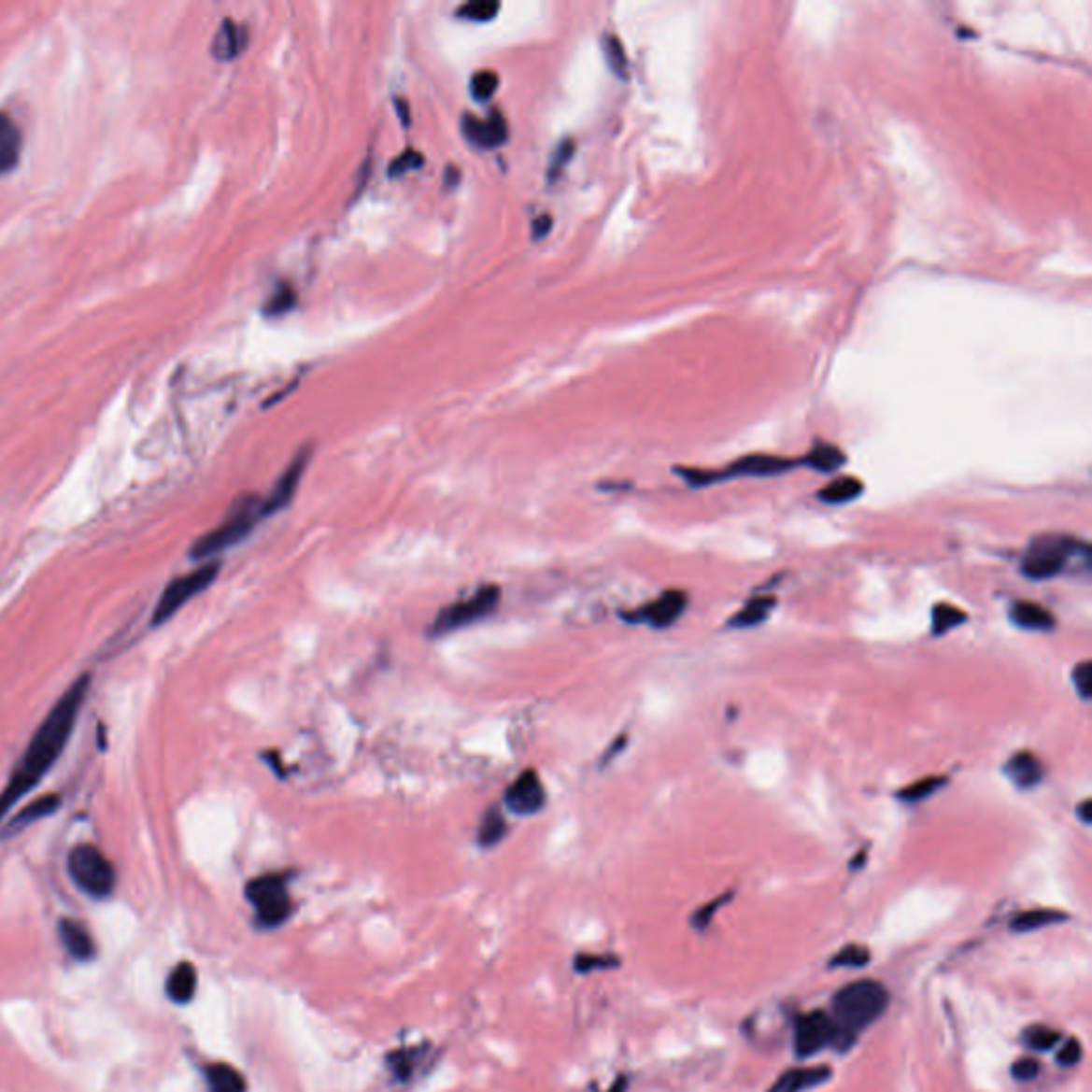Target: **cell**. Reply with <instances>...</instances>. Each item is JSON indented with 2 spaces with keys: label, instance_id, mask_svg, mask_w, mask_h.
Returning <instances> with one entry per match:
<instances>
[{
  "label": "cell",
  "instance_id": "1",
  "mask_svg": "<svg viewBox=\"0 0 1092 1092\" xmlns=\"http://www.w3.org/2000/svg\"><path fill=\"white\" fill-rule=\"evenodd\" d=\"M88 688L90 674L78 676L66 688L64 694L60 696L54 709L48 713V717L41 721V726L36 728L35 736L30 738L28 749L11 773V779L7 781L3 792H0V822L18 804L20 798H24L30 789L39 786L45 774L50 773V768L56 764V759L63 756L66 743H69L73 734L81 704H84L88 696Z\"/></svg>",
  "mask_w": 1092,
  "mask_h": 1092
},
{
  "label": "cell",
  "instance_id": "2",
  "mask_svg": "<svg viewBox=\"0 0 1092 1092\" xmlns=\"http://www.w3.org/2000/svg\"><path fill=\"white\" fill-rule=\"evenodd\" d=\"M886 1007L887 990L884 988V984L872 982V979H860V982L843 986L832 999V1020L839 1028L837 1043L841 1039L851 1043L856 1033H860L869 1024L884 1015Z\"/></svg>",
  "mask_w": 1092,
  "mask_h": 1092
},
{
  "label": "cell",
  "instance_id": "3",
  "mask_svg": "<svg viewBox=\"0 0 1092 1092\" xmlns=\"http://www.w3.org/2000/svg\"><path fill=\"white\" fill-rule=\"evenodd\" d=\"M262 518V500L259 495H244L233 503L229 517L214 527L212 532L203 533L191 548L192 560H207L227 548L239 545L254 532Z\"/></svg>",
  "mask_w": 1092,
  "mask_h": 1092
},
{
  "label": "cell",
  "instance_id": "4",
  "mask_svg": "<svg viewBox=\"0 0 1092 1092\" xmlns=\"http://www.w3.org/2000/svg\"><path fill=\"white\" fill-rule=\"evenodd\" d=\"M1082 560L1090 561V548L1086 542L1073 536H1060V533H1045L1039 536L1027 548L1022 560V574L1033 581H1048L1058 576L1067 568L1069 561Z\"/></svg>",
  "mask_w": 1092,
  "mask_h": 1092
},
{
  "label": "cell",
  "instance_id": "5",
  "mask_svg": "<svg viewBox=\"0 0 1092 1092\" xmlns=\"http://www.w3.org/2000/svg\"><path fill=\"white\" fill-rule=\"evenodd\" d=\"M502 602V589L497 585H483L478 587L472 596L457 600L453 604L444 606L433 621L429 623L427 634L432 638H442L455 631L470 628V625L478 623L491 617Z\"/></svg>",
  "mask_w": 1092,
  "mask_h": 1092
},
{
  "label": "cell",
  "instance_id": "6",
  "mask_svg": "<svg viewBox=\"0 0 1092 1092\" xmlns=\"http://www.w3.org/2000/svg\"><path fill=\"white\" fill-rule=\"evenodd\" d=\"M246 899L252 902L256 922L262 929H276L289 920L292 914L289 875H284V872H267V875L254 877L246 886Z\"/></svg>",
  "mask_w": 1092,
  "mask_h": 1092
},
{
  "label": "cell",
  "instance_id": "7",
  "mask_svg": "<svg viewBox=\"0 0 1092 1092\" xmlns=\"http://www.w3.org/2000/svg\"><path fill=\"white\" fill-rule=\"evenodd\" d=\"M69 872L75 884L94 899H105L116 887V869L94 845H78L69 854Z\"/></svg>",
  "mask_w": 1092,
  "mask_h": 1092
},
{
  "label": "cell",
  "instance_id": "8",
  "mask_svg": "<svg viewBox=\"0 0 1092 1092\" xmlns=\"http://www.w3.org/2000/svg\"><path fill=\"white\" fill-rule=\"evenodd\" d=\"M218 572H220V561H209L206 566L188 572V574L173 578V581L164 587L163 596L154 608L152 625H163L164 621H169L177 610H182L184 604H188L192 598H197L199 593L206 591L207 587L216 581Z\"/></svg>",
  "mask_w": 1092,
  "mask_h": 1092
},
{
  "label": "cell",
  "instance_id": "9",
  "mask_svg": "<svg viewBox=\"0 0 1092 1092\" xmlns=\"http://www.w3.org/2000/svg\"><path fill=\"white\" fill-rule=\"evenodd\" d=\"M839 1028L834 1024L832 1015L826 1012H811L804 1014L796 1022L794 1033V1048L798 1057L807 1058L817 1054L819 1050L828 1048V1045L837 1043Z\"/></svg>",
  "mask_w": 1092,
  "mask_h": 1092
},
{
  "label": "cell",
  "instance_id": "10",
  "mask_svg": "<svg viewBox=\"0 0 1092 1092\" xmlns=\"http://www.w3.org/2000/svg\"><path fill=\"white\" fill-rule=\"evenodd\" d=\"M546 804V789L536 771H523L503 792V807L515 815H536Z\"/></svg>",
  "mask_w": 1092,
  "mask_h": 1092
},
{
  "label": "cell",
  "instance_id": "11",
  "mask_svg": "<svg viewBox=\"0 0 1092 1092\" xmlns=\"http://www.w3.org/2000/svg\"><path fill=\"white\" fill-rule=\"evenodd\" d=\"M310 457H312V448L305 447L301 448L299 453L292 457V461L286 465V470L280 474V478L276 480L274 489H271L269 495L262 500V517H271L276 515V512L284 510L289 503L292 502V497H295L297 489L301 478H304L307 463H310Z\"/></svg>",
  "mask_w": 1092,
  "mask_h": 1092
},
{
  "label": "cell",
  "instance_id": "12",
  "mask_svg": "<svg viewBox=\"0 0 1092 1092\" xmlns=\"http://www.w3.org/2000/svg\"><path fill=\"white\" fill-rule=\"evenodd\" d=\"M688 608V593L681 589H668L655 598L649 604L643 606L634 615H623L628 621H645L651 628L664 630L670 628Z\"/></svg>",
  "mask_w": 1092,
  "mask_h": 1092
},
{
  "label": "cell",
  "instance_id": "13",
  "mask_svg": "<svg viewBox=\"0 0 1092 1092\" xmlns=\"http://www.w3.org/2000/svg\"><path fill=\"white\" fill-rule=\"evenodd\" d=\"M798 463H801V459H786L774 455H747L736 459L726 472H711V483L732 476H777V474L796 468Z\"/></svg>",
  "mask_w": 1092,
  "mask_h": 1092
},
{
  "label": "cell",
  "instance_id": "14",
  "mask_svg": "<svg viewBox=\"0 0 1092 1092\" xmlns=\"http://www.w3.org/2000/svg\"><path fill=\"white\" fill-rule=\"evenodd\" d=\"M465 139L476 148L493 149L500 148L508 139V124L500 111H493L487 120H480L472 114H465L461 120Z\"/></svg>",
  "mask_w": 1092,
  "mask_h": 1092
},
{
  "label": "cell",
  "instance_id": "15",
  "mask_svg": "<svg viewBox=\"0 0 1092 1092\" xmlns=\"http://www.w3.org/2000/svg\"><path fill=\"white\" fill-rule=\"evenodd\" d=\"M1007 777L1020 789H1033L1043 779V764L1030 751H1018L1009 758L1005 766Z\"/></svg>",
  "mask_w": 1092,
  "mask_h": 1092
},
{
  "label": "cell",
  "instance_id": "16",
  "mask_svg": "<svg viewBox=\"0 0 1092 1092\" xmlns=\"http://www.w3.org/2000/svg\"><path fill=\"white\" fill-rule=\"evenodd\" d=\"M1009 617H1012V621L1018 625V628L1028 630V631H1050V630L1057 628V619H1054V615L1050 613L1048 608L1037 604V602H1028V600L1014 602L1012 610H1009Z\"/></svg>",
  "mask_w": 1092,
  "mask_h": 1092
},
{
  "label": "cell",
  "instance_id": "17",
  "mask_svg": "<svg viewBox=\"0 0 1092 1092\" xmlns=\"http://www.w3.org/2000/svg\"><path fill=\"white\" fill-rule=\"evenodd\" d=\"M60 796L58 794H48V796H41L36 798V801L28 802L24 809H20L15 815L9 819V824L5 826L3 834H15L20 830H24L26 826L39 822V819L48 817V815H54L60 807Z\"/></svg>",
  "mask_w": 1092,
  "mask_h": 1092
},
{
  "label": "cell",
  "instance_id": "18",
  "mask_svg": "<svg viewBox=\"0 0 1092 1092\" xmlns=\"http://www.w3.org/2000/svg\"><path fill=\"white\" fill-rule=\"evenodd\" d=\"M58 930H60V939H63V945L66 947V952H69L73 958H78V960L94 958L96 943L84 924H79L75 920H63L60 922Z\"/></svg>",
  "mask_w": 1092,
  "mask_h": 1092
},
{
  "label": "cell",
  "instance_id": "19",
  "mask_svg": "<svg viewBox=\"0 0 1092 1092\" xmlns=\"http://www.w3.org/2000/svg\"><path fill=\"white\" fill-rule=\"evenodd\" d=\"M830 1069L828 1067H811V1069H792V1071L783 1073L781 1078L773 1084L768 1092H802L807 1088L817 1086L830 1080Z\"/></svg>",
  "mask_w": 1092,
  "mask_h": 1092
},
{
  "label": "cell",
  "instance_id": "20",
  "mask_svg": "<svg viewBox=\"0 0 1092 1092\" xmlns=\"http://www.w3.org/2000/svg\"><path fill=\"white\" fill-rule=\"evenodd\" d=\"M21 133L9 114L0 111V176L9 173L20 163Z\"/></svg>",
  "mask_w": 1092,
  "mask_h": 1092
},
{
  "label": "cell",
  "instance_id": "21",
  "mask_svg": "<svg viewBox=\"0 0 1092 1092\" xmlns=\"http://www.w3.org/2000/svg\"><path fill=\"white\" fill-rule=\"evenodd\" d=\"M194 990H197V969L191 962H179L167 979L169 999L173 1003L184 1005L188 1000H192Z\"/></svg>",
  "mask_w": 1092,
  "mask_h": 1092
},
{
  "label": "cell",
  "instance_id": "22",
  "mask_svg": "<svg viewBox=\"0 0 1092 1092\" xmlns=\"http://www.w3.org/2000/svg\"><path fill=\"white\" fill-rule=\"evenodd\" d=\"M209 1092H246L244 1075L227 1063H212L206 1069Z\"/></svg>",
  "mask_w": 1092,
  "mask_h": 1092
},
{
  "label": "cell",
  "instance_id": "23",
  "mask_svg": "<svg viewBox=\"0 0 1092 1092\" xmlns=\"http://www.w3.org/2000/svg\"><path fill=\"white\" fill-rule=\"evenodd\" d=\"M244 43H246V36H244V30L239 28L233 20H224L220 30H218L214 45H212V54L218 60H233L239 51L244 50Z\"/></svg>",
  "mask_w": 1092,
  "mask_h": 1092
},
{
  "label": "cell",
  "instance_id": "24",
  "mask_svg": "<svg viewBox=\"0 0 1092 1092\" xmlns=\"http://www.w3.org/2000/svg\"><path fill=\"white\" fill-rule=\"evenodd\" d=\"M801 463L817 472H834L845 465V453L834 444L815 442V447L809 450L807 457L801 459Z\"/></svg>",
  "mask_w": 1092,
  "mask_h": 1092
},
{
  "label": "cell",
  "instance_id": "25",
  "mask_svg": "<svg viewBox=\"0 0 1092 1092\" xmlns=\"http://www.w3.org/2000/svg\"><path fill=\"white\" fill-rule=\"evenodd\" d=\"M1067 914L1063 911H1057V909H1028V911H1022L1012 920V930L1015 932H1030V930H1039V929H1045V926H1052V924H1060L1067 920Z\"/></svg>",
  "mask_w": 1092,
  "mask_h": 1092
},
{
  "label": "cell",
  "instance_id": "26",
  "mask_svg": "<svg viewBox=\"0 0 1092 1092\" xmlns=\"http://www.w3.org/2000/svg\"><path fill=\"white\" fill-rule=\"evenodd\" d=\"M506 832H508V824H506V817H503V811H500L497 807H491L489 811H485L483 819H480L476 841H478L480 847H495L497 843L506 837Z\"/></svg>",
  "mask_w": 1092,
  "mask_h": 1092
},
{
  "label": "cell",
  "instance_id": "27",
  "mask_svg": "<svg viewBox=\"0 0 1092 1092\" xmlns=\"http://www.w3.org/2000/svg\"><path fill=\"white\" fill-rule=\"evenodd\" d=\"M864 491V485L860 478L856 476H841V478H834L832 483H828L822 491L817 493V497L826 503H847L851 500H856V497H860Z\"/></svg>",
  "mask_w": 1092,
  "mask_h": 1092
},
{
  "label": "cell",
  "instance_id": "28",
  "mask_svg": "<svg viewBox=\"0 0 1092 1092\" xmlns=\"http://www.w3.org/2000/svg\"><path fill=\"white\" fill-rule=\"evenodd\" d=\"M774 606V598L773 596H756L751 598L747 604H745L741 610H738V615L732 617V621L730 625H734V628H753V625H759L762 623L768 615H771V610Z\"/></svg>",
  "mask_w": 1092,
  "mask_h": 1092
},
{
  "label": "cell",
  "instance_id": "29",
  "mask_svg": "<svg viewBox=\"0 0 1092 1092\" xmlns=\"http://www.w3.org/2000/svg\"><path fill=\"white\" fill-rule=\"evenodd\" d=\"M967 621V613L952 604H935L932 608V634L943 636Z\"/></svg>",
  "mask_w": 1092,
  "mask_h": 1092
},
{
  "label": "cell",
  "instance_id": "30",
  "mask_svg": "<svg viewBox=\"0 0 1092 1092\" xmlns=\"http://www.w3.org/2000/svg\"><path fill=\"white\" fill-rule=\"evenodd\" d=\"M602 50H604V58L610 66V71H613L617 78L628 79L630 63H628V54H625V48H623V43L619 41V36L604 35V39H602Z\"/></svg>",
  "mask_w": 1092,
  "mask_h": 1092
},
{
  "label": "cell",
  "instance_id": "31",
  "mask_svg": "<svg viewBox=\"0 0 1092 1092\" xmlns=\"http://www.w3.org/2000/svg\"><path fill=\"white\" fill-rule=\"evenodd\" d=\"M297 304V292L292 289L291 284H277V289L271 292V297L267 299L265 307H262V312L269 319H277V316H284L286 312H291L292 307Z\"/></svg>",
  "mask_w": 1092,
  "mask_h": 1092
},
{
  "label": "cell",
  "instance_id": "32",
  "mask_svg": "<svg viewBox=\"0 0 1092 1092\" xmlns=\"http://www.w3.org/2000/svg\"><path fill=\"white\" fill-rule=\"evenodd\" d=\"M943 786H945V779L943 777H924L920 781L911 783L909 787L901 789L899 796L905 802H922V801H926V798H930L932 794L937 792V789H941Z\"/></svg>",
  "mask_w": 1092,
  "mask_h": 1092
},
{
  "label": "cell",
  "instance_id": "33",
  "mask_svg": "<svg viewBox=\"0 0 1092 1092\" xmlns=\"http://www.w3.org/2000/svg\"><path fill=\"white\" fill-rule=\"evenodd\" d=\"M497 11H500V3H497V0H472V3L459 7L457 15L461 20L470 21H489L495 18Z\"/></svg>",
  "mask_w": 1092,
  "mask_h": 1092
},
{
  "label": "cell",
  "instance_id": "34",
  "mask_svg": "<svg viewBox=\"0 0 1092 1092\" xmlns=\"http://www.w3.org/2000/svg\"><path fill=\"white\" fill-rule=\"evenodd\" d=\"M497 86H500V78H497L495 71H476L472 75V81H470V90H472V96L476 101H489L491 96L497 92Z\"/></svg>",
  "mask_w": 1092,
  "mask_h": 1092
},
{
  "label": "cell",
  "instance_id": "35",
  "mask_svg": "<svg viewBox=\"0 0 1092 1092\" xmlns=\"http://www.w3.org/2000/svg\"><path fill=\"white\" fill-rule=\"evenodd\" d=\"M574 149H576V143L574 139H561L557 143V148L553 149V158L551 163H548V182H553L561 176V171L566 169V164L572 161V156H574Z\"/></svg>",
  "mask_w": 1092,
  "mask_h": 1092
},
{
  "label": "cell",
  "instance_id": "36",
  "mask_svg": "<svg viewBox=\"0 0 1092 1092\" xmlns=\"http://www.w3.org/2000/svg\"><path fill=\"white\" fill-rule=\"evenodd\" d=\"M871 960V954L862 945H847L841 952L832 956L830 967H845V969H860Z\"/></svg>",
  "mask_w": 1092,
  "mask_h": 1092
},
{
  "label": "cell",
  "instance_id": "37",
  "mask_svg": "<svg viewBox=\"0 0 1092 1092\" xmlns=\"http://www.w3.org/2000/svg\"><path fill=\"white\" fill-rule=\"evenodd\" d=\"M1024 1039H1027V1043L1033 1050H1050L1058 1043L1060 1033L1050 1027H1045V1024H1037V1027H1030L1027 1033H1024Z\"/></svg>",
  "mask_w": 1092,
  "mask_h": 1092
},
{
  "label": "cell",
  "instance_id": "38",
  "mask_svg": "<svg viewBox=\"0 0 1092 1092\" xmlns=\"http://www.w3.org/2000/svg\"><path fill=\"white\" fill-rule=\"evenodd\" d=\"M619 965V960L613 956H596V954H581L574 962L578 973H589L593 969H610Z\"/></svg>",
  "mask_w": 1092,
  "mask_h": 1092
},
{
  "label": "cell",
  "instance_id": "39",
  "mask_svg": "<svg viewBox=\"0 0 1092 1092\" xmlns=\"http://www.w3.org/2000/svg\"><path fill=\"white\" fill-rule=\"evenodd\" d=\"M420 164H423V154L414 152V149H408V152L399 154L395 161L390 163L389 173H390V177H397V176H404V173H408L412 169H418Z\"/></svg>",
  "mask_w": 1092,
  "mask_h": 1092
},
{
  "label": "cell",
  "instance_id": "40",
  "mask_svg": "<svg viewBox=\"0 0 1092 1092\" xmlns=\"http://www.w3.org/2000/svg\"><path fill=\"white\" fill-rule=\"evenodd\" d=\"M1080 1058H1082V1043H1080V1039H1073V1037L1067 1039V1042L1060 1045V1050L1057 1054L1058 1065H1063V1067L1078 1065Z\"/></svg>",
  "mask_w": 1092,
  "mask_h": 1092
},
{
  "label": "cell",
  "instance_id": "41",
  "mask_svg": "<svg viewBox=\"0 0 1092 1092\" xmlns=\"http://www.w3.org/2000/svg\"><path fill=\"white\" fill-rule=\"evenodd\" d=\"M1090 679H1092L1090 661H1080V664L1073 668V683H1075V689H1078V694L1084 700L1090 698V688H1092Z\"/></svg>",
  "mask_w": 1092,
  "mask_h": 1092
},
{
  "label": "cell",
  "instance_id": "42",
  "mask_svg": "<svg viewBox=\"0 0 1092 1092\" xmlns=\"http://www.w3.org/2000/svg\"><path fill=\"white\" fill-rule=\"evenodd\" d=\"M414 1054H417V1052H414ZM414 1054H412V1052H405V1050H404V1052H397V1054H393V1057H389V1065H390V1069H393V1073L397 1075V1078L405 1080V1078H408V1075L412 1073Z\"/></svg>",
  "mask_w": 1092,
  "mask_h": 1092
},
{
  "label": "cell",
  "instance_id": "43",
  "mask_svg": "<svg viewBox=\"0 0 1092 1092\" xmlns=\"http://www.w3.org/2000/svg\"><path fill=\"white\" fill-rule=\"evenodd\" d=\"M1012 1073H1014L1015 1080L1030 1082V1080H1035L1037 1075H1039V1063H1037L1035 1058H1020V1060H1015V1063H1014Z\"/></svg>",
  "mask_w": 1092,
  "mask_h": 1092
},
{
  "label": "cell",
  "instance_id": "44",
  "mask_svg": "<svg viewBox=\"0 0 1092 1092\" xmlns=\"http://www.w3.org/2000/svg\"><path fill=\"white\" fill-rule=\"evenodd\" d=\"M551 229H553V218L548 216V214L540 216V218H536V220H533L532 237L536 239V242H540V239H545L548 235V233H551Z\"/></svg>",
  "mask_w": 1092,
  "mask_h": 1092
},
{
  "label": "cell",
  "instance_id": "45",
  "mask_svg": "<svg viewBox=\"0 0 1092 1092\" xmlns=\"http://www.w3.org/2000/svg\"><path fill=\"white\" fill-rule=\"evenodd\" d=\"M625 741H628V738H625V736L617 738V741L613 745H610V749L604 753V756H602V764H608L610 759H613L617 756V753H619L625 747Z\"/></svg>",
  "mask_w": 1092,
  "mask_h": 1092
},
{
  "label": "cell",
  "instance_id": "46",
  "mask_svg": "<svg viewBox=\"0 0 1092 1092\" xmlns=\"http://www.w3.org/2000/svg\"><path fill=\"white\" fill-rule=\"evenodd\" d=\"M1075 813H1078V815L1082 817L1084 824H1090L1092 822V813H1090V801H1088V798L1080 804L1078 809H1075Z\"/></svg>",
  "mask_w": 1092,
  "mask_h": 1092
},
{
  "label": "cell",
  "instance_id": "47",
  "mask_svg": "<svg viewBox=\"0 0 1092 1092\" xmlns=\"http://www.w3.org/2000/svg\"><path fill=\"white\" fill-rule=\"evenodd\" d=\"M625 1090H628V1080L625 1078H619L613 1084V1086L608 1088V1092H625Z\"/></svg>",
  "mask_w": 1092,
  "mask_h": 1092
}]
</instances>
